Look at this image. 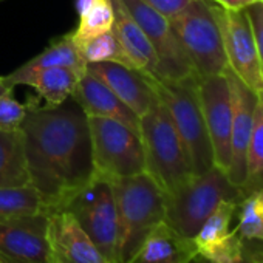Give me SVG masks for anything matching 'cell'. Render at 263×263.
I'll return each instance as SVG.
<instances>
[{
    "label": "cell",
    "mask_w": 263,
    "mask_h": 263,
    "mask_svg": "<svg viewBox=\"0 0 263 263\" xmlns=\"http://www.w3.org/2000/svg\"><path fill=\"white\" fill-rule=\"evenodd\" d=\"M0 263H17V261L13 260V258H10V257H7L5 254L0 252Z\"/></svg>",
    "instance_id": "35"
},
{
    "label": "cell",
    "mask_w": 263,
    "mask_h": 263,
    "mask_svg": "<svg viewBox=\"0 0 263 263\" xmlns=\"http://www.w3.org/2000/svg\"><path fill=\"white\" fill-rule=\"evenodd\" d=\"M245 13L248 16L252 34H254V41H255V47H257V54L260 59V65L263 70V2L257 0L252 5L245 8Z\"/></svg>",
    "instance_id": "30"
},
{
    "label": "cell",
    "mask_w": 263,
    "mask_h": 263,
    "mask_svg": "<svg viewBox=\"0 0 263 263\" xmlns=\"http://www.w3.org/2000/svg\"><path fill=\"white\" fill-rule=\"evenodd\" d=\"M30 184L21 132L0 130V187Z\"/></svg>",
    "instance_id": "21"
},
{
    "label": "cell",
    "mask_w": 263,
    "mask_h": 263,
    "mask_svg": "<svg viewBox=\"0 0 263 263\" xmlns=\"http://www.w3.org/2000/svg\"><path fill=\"white\" fill-rule=\"evenodd\" d=\"M121 2L143 28L158 56V76L155 79L177 81L194 74L197 76L169 19L147 7L141 0H121Z\"/></svg>",
    "instance_id": "9"
},
{
    "label": "cell",
    "mask_w": 263,
    "mask_h": 263,
    "mask_svg": "<svg viewBox=\"0 0 263 263\" xmlns=\"http://www.w3.org/2000/svg\"><path fill=\"white\" fill-rule=\"evenodd\" d=\"M246 169H248V180L245 187L263 178V90L257 93L252 128H251V137L248 144Z\"/></svg>",
    "instance_id": "26"
},
{
    "label": "cell",
    "mask_w": 263,
    "mask_h": 263,
    "mask_svg": "<svg viewBox=\"0 0 263 263\" xmlns=\"http://www.w3.org/2000/svg\"><path fill=\"white\" fill-rule=\"evenodd\" d=\"M48 214L0 220V252L17 263H48Z\"/></svg>",
    "instance_id": "13"
},
{
    "label": "cell",
    "mask_w": 263,
    "mask_h": 263,
    "mask_svg": "<svg viewBox=\"0 0 263 263\" xmlns=\"http://www.w3.org/2000/svg\"><path fill=\"white\" fill-rule=\"evenodd\" d=\"M260 2H263V0H260Z\"/></svg>",
    "instance_id": "38"
},
{
    "label": "cell",
    "mask_w": 263,
    "mask_h": 263,
    "mask_svg": "<svg viewBox=\"0 0 263 263\" xmlns=\"http://www.w3.org/2000/svg\"><path fill=\"white\" fill-rule=\"evenodd\" d=\"M252 257H254L255 260H258L260 263H263V252H258V254H254Z\"/></svg>",
    "instance_id": "36"
},
{
    "label": "cell",
    "mask_w": 263,
    "mask_h": 263,
    "mask_svg": "<svg viewBox=\"0 0 263 263\" xmlns=\"http://www.w3.org/2000/svg\"><path fill=\"white\" fill-rule=\"evenodd\" d=\"M195 252L192 240L178 235L161 221L147 234L127 263H186Z\"/></svg>",
    "instance_id": "18"
},
{
    "label": "cell",
    "mask_w": 263,
    "mask_h": 263,
    "mask_svg": "<svg viewBox=\"0 0 263 263\" xmlns=\"http://www.w3.org/2000/svg\"><path fill=\"white\" fill-rule=\"evenodd\" d=\"M186 263H212V261H211V260H208L206 257H203L201 254L195 252L194 255H191V258H189Z\"/></svg>",
    "instance_id": "34"
},
{
    "label": "cell",
    "mask_w": 263,
    "mask_h": 263,
    "mask_svg": "<svg viewBox=\"0 0 263 263\" xmlns=\"http://www.w3.org/2000/svg\"><path fill=\"white\" fill-rule=\"evenodd\" d=\"M198 254H201L212 263H241L245 257L243 238L237 234V231H232L224 238Z\"/></svg>",
    "instance_id": "28"
},
{
    "label": "cell",
    "mask_w": 263,
    "mask_h": 263,
    "mask_svg": "<svg viewBox=\"0 0 263 263\" xmlns=\"http://www.w3.org/2000/svg\"><path fill=\"white\" fill-rule=\"evenodd\" d=\"M237 208V234L246 240H263V187L254 189Z\"/></svg>",
    "instance_id": "27"
},
{
    "label": "cell",
    "mask_w": 263,
    "mask_h": 263,
    "mask_svg": "<svg viewBox=\"0 0 263 263\" xmlns=\"http://www.w3.org/2000/svg\"><path fill=\"white\" fill-rule=\"evenodd\" d=\"M78 48H79L85 64L116 62V64L132 67V64L127 59V56H125V53H124V50H122L113 28L102 33V34H98V36L85 41Z\"/></svg>",
    "instance_id": "25"
},
{
    "label": "cell",
    "mask_w": 263,
    "mask_h": 263,
    "mask_svg": "<svg viewBox=\"0 0 263 263\" xmlns=\"http://www.w3.org/2000/svg\"><path fill=\"white\" fill-rule=\"evenodd\" d=\"M212 8L221 30L228 68L254 93L261 91L263 70L245 10H226L215 2Z\"/></svg>",
    "instance_id": "10"
},
{
    "label": "cell",
    "mask_w": 263,
    "mask_h": 263,
    "mask_svg": "<svg viewBox=\"0 0 263 263\" xmlns=\"http://www.w3.org/2000/svg\"><path fill=\"white\" fill-rule=\"evenodd\" d=\"M87 70L99 78L137 116H143L158 101L154 78L116 62L87 64Z\"/></svg>",
    "instance_id": "15"
},
{
    "label": "cell",
    "mask_w": 263,
    "mask_h": 263,
    "mask_svg": "<svg viewBox=\"0 0 263 263\" xmlns=\"http://www.w3.org/2000/svg\"><path fill=\"white\" fill-rule=\"evenodd\" d=\"M70 212L101 251L107 263H115L118 214L111 181L98 174L62 209Z\"/></svg>",
    "instance_id": "8"
},
{
    "label": "cell",
    "mask_w": 263,
    "mask_h": 263,
    "mask_svg": "<svg viewBox=\"0 0 263 263\" xmlns=\"http://www.w3.org/2000/svg\"><path fill=\"white\" fill-rule=\"evenodd\" d=\"M84 71L85 70H76L68 67L44 68L24 76L17 85L31 87L37 93V96L45 101V105L56 107L71 98Z\"/></svg>",
    "instance_id": "19"
},
{
    "label": "cell",
    "mask_w": 263,
    "mask_h": 263,
    "mask_svg": "<svg viewBox=\"0 0 263 263\" xmlns=\"http://www.w3.org/2000/svg\"><path fill=\"white\" fill-rule=\"evenodd\" d=\"M237 200H224L214 209V212L204 220V223L192 238L197 252L206 251L229 234V226L237 212Z\"/></svg>",
    "instance_id": "22"
},
{
    "label": "cell",
    "mask_w": 263,
    "mask_h": 263,
    "mask_svg": "<svg viewBox=\"0 0 263 263\" xmlns=\"http://www.w3.org/2000/svg\"><path fill=\"white\" fill-rule=\"evenodd\" d=\"M113 22H115V13L110 0H98L93 7H90L82 14H79V24L71 31L76 45L79 47L85 41L111 30Z\"/></svg>",
    "instance_id": "24"
},
{
    "label": "cell",
    "mask_w": 263,
    "mask_h": 263,
    "mask_svg": "<svg viewBox=\"0 0 263 263\" xmlns=\"http://www.w3.org/2000/svg\"><path fill=\"white\" fill-rule=\"evenodd\" d=\"M110 4L115 13L113 31L132 67L152 78H157L158 56L147 36L144 34L143 28L130 16L121 0H110Z\"/></svg>",
    "instance_id": "17"
},
{
    "label": "cell",
    "mask_w": 263,
    "mask_h": 263,
    "mask_svg": "<svg viewBox=\"0 0 263 263\" xmlns=\"http://www.w3.org/2000/svg\"><path fill=\"white\" fill-rule=\"evenodd\" d=\"M27 105L21 104L11 93L0 96V130L17 132L25 118Z\"/></svg>",
    "instance_id": "29"
},
{
    "label": "cell",
    "mask_w": 263,
    "mask_h": 263,
    "mask_svg": "<svg viewBox=\"0 0 263 263\" xmlns=\"http://www.w3.org/2000/svg\"><path fill=\"white\" fill-rule=\"evenodd\" d=\"M87 118L95 174L116 180L146 172V154L140 132L110 118Z\"/></svg>",
    "instance_id": "7"
},
{
    "label": "cell",
    "mask_w": 263,
    "mask_h": 263,
    "mask_svg": "<svg viewBox=\"0 0 263 263\" xmlns=\"http://www.w3.org/2000/svg\"><path fill=\"white\" fill-rule=\"evenodd\" d=\"M19 132L30 184L37 191L44 212L62 211L95 175L85 111L73 98L56 107L31 99Z\"/></svg>",
    "instance_id": "1"
},
{
    "label": "cell",
    "mask_w": 263,
    "mask_h": 263,
    "mask_svg": "<svg viewBox=\"0 0 263 263\" xmlns=\"http://www.w3.org/2000/svg\"><path fill=\"white\" fill-rule=\"evenodd\" d=\"M146 172L164 194L174 192L194 174L174 121L160 99L140 118Z\"/></svg>",
    "instance_id": "5"
},
{
    "label": "cell",
    "mask_w": 263,
    "mask_h": 263,
    "mask_svg": "<svg viewBox=\"0 0 263 263\" xmlns=\"http://www.w3.org/2000/svg\"><path fill=\"white\" fill-rule=\"evenodd\" d=\"M110 181L118 214L115 263H127L147 234L164 221L166 194L147 172Z\"/></svg>",
    "instance_id": "2"
},
{
    "label": "cell",
    "mask_w": 263,
    "mask_h": 263,
    "mask_svg": "<svg viewBox=\"0 0 263 263\" xmlns=\"http://www.w3.org/2000/svg\"><path fill=\"white\" fill-rule=\"evenodd\" d=\"M44 212L42 200L31 184L0 187V220Z\"/></svg>",
    "instance_id": "23"
},
{
    "label": "cell",
    "mask_w": 263,
    "mask_h": 263,
    "mask_svg": "<svg viewBox=\"0 0 263 263\" xmlns=\"http://www.w3.org/2000/svg\"><path fill=\"white\" fill-rule=\"evenodd\" d=\"M48 263H107L101 251L67 211L48 214Z\"/></svg>",
    "instance_id": "14"
},
{
    "label": "cell",
    "mask_w": 263,
    "mask_h": 263,
    "mask_svg": "<svg viewBox=\"0 0 263 263\" xmlns=\"http://www.w3.org/2000/svg\"><path fill=\"white\" fill-rule=\"evenodd\" d=\"M198 79L195 74L177 81L154 78L157 96L174 121L194 175H200L214 166L212 146L198 95Z\"/></svg>",
    "instance_id": "3"
},
{
    "label": "cell",
    "mask_w": 263,
    "mask_h": 263,
    "mask_svg": "<svg viewBox=\"0 0 263 263\" xmlns=\"http://www.w3.org/2000/svg\"><path fill=\"white\" fill-rule=\"evenodd\" d=\"M231 102H232V128H231V164L228 171L229 181L245 189L248 180L246 157L248 144L252 128L254 108L257 101V93H254L248 85H245L229 68L226 70Z\"/></svg>",
    "instance_id": "12"
},
{
    "label": "cell",
    "mask_w": 263,
    "mask_h": 263,
    "mask_svg": "<svg viewBox=\"0 0 263 263\" xmlns=\"http://www.w3.org/2000/svg\"><path fill=\"white\" fill-rule=\"evenodd\" d=\"M212 2L226 10H245L246 7L257 2V0H212Z\"/></svg>",
    "instance_id": "32"
},
{
    "label": "cell",
    "mask_w": 263,
    "mask_h": 263,
    "mask_svg": "<svg viewBox=\"0 0 263 263\" xmlns=\"http://www.w3.org/2000/svg\"><path fill=\"white\" fill-rule=\"evenodd\" d=\"M251 263H260V261H258V260H255V258L252 257V258H251Z\"/></svg>",
    "instance_id": "37"
},
{
    "label": "cell",
    "mask_w": 263,
    "mask_h": 263,
    "mask_svg": "<svg viewBox=\"0 0 263 263\" xmlns=\"http://www.w3.org/2000/svg\"><path fill=\"white\" fill-rule=\"evenodd\" d=\"M198 95L214 154V166L224 174L231 164L232 102L226 71L198 79Z\"/></svg>",
    "instance_id": "11"
},
{
    "label": "cell",
    "mask_w": 263,
    "mask_h": 263,
    "mask_svg": "<svg viewBox=\"0 0 263 263\" xmlns=\"http://www.w3.org/2000/svg\"><path fill=\"white\" fill-rule=\"evenodd\" d=\"M51 67H68V68H76V70H85L87 64L82 59V54L73 39L71 31L67 33L65 36L53 41L41 54L34 56L28 62H25L22 67L14 70L7 76V81L16 87L19 81L37 70L44 68H51Z\"/></svg>",
    "instance_id": "20"
},
{
    "label": "cell",
    "mask_w": 263,
    "mask_h": 263,
    "mask_svg": "<svg viewBox=\"0 0 263 263\" xmlns=\"http://www.w3.org/2000/svg\"><path fill=\"white\" fill-rule=\"evenodd\" d=\"M169 22L200 79L228 70L221 30L212 0H192L184 11L169 19Z\"/></svg>",
    "instance_id": "6"
},
{
    "label": "cell",
    "mask_w": 263,
    "mask_h": 263,
    "mask_svg": "<svg viewBox=\"0 0 263 263\" xmlns=\"http://www.w3.org/2000/svg\"><path fill=\"white\" fill-rule=\"evenodd\" d=\"M87 116L110 118L140 132V116L132 111L99 78L87 68L71 95Z\"/></svg>",
    "instance_id": "16"
},
{
    "label": "cell",
    "mask_w": 263,
    "mask_h": 263,
    "mask_svg": "<svg viewBox=\"0 0 263 263\" xmlns=\"http://www.w3.org/2000/svg\"><path fill=\"white\" fill-rule=\"evenodd\" d=\"M13 85L7 81V76H0V96H4L7 93H13Z\"/></svg>",
    "instance_id": "33"
},
{
    "label": "cell",
    "mask_w": 263,
    "mask_h": 263,
    "mask_svg": "<svg viewBox=\"0 0 263 263\" xmlns=\"http://www.w3.org/2000/svg\"><path fill=\"white\" fill-rule=\"evenodd\" d=\"M241 187L234 186L217 166L192 175L174 192L166 194L164 223L178 235L192 240L204 220L224 200H240Z\"/></svg>",
    "instance_id": "4"
},
{
    "label": "cell",
    "mask_w": 263,
    "mask_h": 263,
    "mask_svg": "<svg viewBox=\"0 0 263 263\" xmlns=\"http://www.w3.org/2000/svg\"><path fill=\"white\" fill-rule=\"evenodd\" d=\"M141 2H144L147 7L164 16L166 19H172L184 11L192 0H141Z\"/></svg>",
    "instance_id": "31"
}]
</instances>
